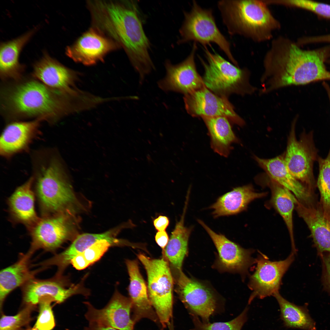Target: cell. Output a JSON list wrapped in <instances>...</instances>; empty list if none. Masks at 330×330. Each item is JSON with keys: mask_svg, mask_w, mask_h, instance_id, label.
Masks as SVG:
<instances>
[{"mask_svg": "<svg viewBox=\"0 0 330 330\" xmlns=\"http://www.w3.org/2000/svg\"><path fill=\"white\" fill-rule=\"evenodd\" d=\"M330 47L305 50L286 37L280 36L267 54L266 67L270 80L277 89L330 80L324 62Z\"/></svg>", "mask_w": 330, "mask_h": 330, "instance_id": "cell-1", "label": "cell"}, {"mask_svg": "<svg viewBox=\"0 0 330 330\" xmlns=\"http://www.w3.org/2000/svg\"><path fill=\"white\" fill-rule=\"evenodd\" d=\"M31 160L33 185L42 216L65 212L75 198L59 152L52 148L37 150Z\"/></svg>", "mask_w": 330, "mask_h": 330, "instance_id": "cell-2", "label": "cell"}, {"mask_svg": "<svg viewBox=\"0 0 330 330\" xmlns=\"http://www.w3.org/2000/svg\"><path fill=\"white\" fill-rule=\"evenodd\" d=\"M65 95L40 81H27L3 91L2 106L11 118L36 117L53 123L68 110Z\"/></svg>", "mask_w": 330, "mask_h": 330, "instance_id": "cell-3", "label": "cell"}, {"mask_svg": "<svg viewBox=\"0 0 330 330\" xmlns=\"http://www.w3.org/2000/svg\"><path fill=\"white\" fill-rule=\"evenodd\" d=\"M106 8L115 35L142 80L154 69V66L149 52L151 43L144 30L136 3L110 4Z\"/></svg>", "mask_w": 330, "mask_h": 330, "instance_id": "cell-4", "label": "cell"}, {"mask_svg": "<svg viewBox=\"0 0 330 330\" xmlns=\"http://www.w3.org/2000/svg\"><path fill=\"white\" fill-rule=\"evenodd\" d=\"M229 34L239 35L256 42L271 39L280 28L264 0H222L217 3Z\"/></svg>", "mask_w": 330, "mask_h": 330, "instance_id": "cell-5", "label": "cell"}, {"mask_svg": "<svg viewBox=\"0 0 330 330\" xmlns=\"http://www.w3.org/2000/svg\"><path fill=\"white\" fill-rule=\"evenodd\" d=\"M204 50L207 61L199 58L204 69L202 78L204 86L215 94L228 98L230 95L251 94L257 89L251 85L250 73L245 68L234 65L218 53Z\"/></svg>", "mask_w": 330, "mask_h": 330, "instance_id": "cell-6", "label": "cell"}, {"mask_svg": "<svg viewBox=\"0 0 330 330\" xmlns=\"http://www.w3.org/2000/svg\"><path fill=\"white\" fill-rule=\"evenodd\" d=\"M138 257L146 272L150 301L164 328L172 318L174 281L169 265L163 256L153 259L139 253Z\"/></svg>", "mask_w": 330, "mask_h": 330, "instance_id": "cell-7", "label": "cell"}, {"mask_svg": "<svg viewBox=\"0 0 330 330\" xmlns=\"http://www.w3.org/2000/svg\"><path fill=\"white\" fill-rule=\"evenodd\" d=\"M184 14L178 44L193 41L204 47L211 43H215L234 64L238 66L231 52L229 42L217 25L212 9L203 8L194 0L191 10L184 11Z\"/></svg>", "mask_w": 330, "mask_h": 330, "instance_id": "cell-8", "label": "cell"}, {"mask_svg": "<svg viewBox=\"0 0 330 330\" xmlns=\"http://www.w3.org/2000/svg\"><path fill=\"white\" fill-rule=\"evenodd\" d=\"M295 118L292 123L284 153V162L290 173L311 193L315 186L313 165L317 159V150L314 141L312 132H303L297 140L295 132Z\"/></svg>", "mask_w": 330, "mask_h": 330, "instance_id": "cell-9", "label": "cell"}, {"mask_svg": "<svg viewBox=\"0 0 330 330\" xmlns=\"http://www.w3.org/2000/svg\"><path fill=\"white\" fill-rule=\"evenodd\" d=\"M173 277L176 292L191 315L200 317L203 322H209L220 306L215 292L205 283L188 277L182 271Z\"/></svg>", "mask_w": 330, "mask_h": 330, "instance_id": "cell-10", "label": "cell"}, {"mask_svg": "<svg viewBox=\"0 0 330 330\" xmlns=\"http://www.w3.org/2000/svg\"><path fill=\"white\" fill-rule=\"evenodd\" d=\"M294 259L292 252L286 259L278 261H270L259 252L255 259V270L249 277L248 286L252 292L248 304L256 297L263 299L279 292L282 277Z\"/></svg>", "mask_w": 330, "mask_h": 330, "instance_id": "cell-11", "label": "cell"}, {"mask_svg": "<svg viewBox=\"0 0 330 330\" xmlns=\"http://www.w3.org/2000/svg\"><path fill=\"white\" fill-rule=\"evenodd\" d=\"M198 223L208 234L218 252L214 267L220 271L237 273L244 277L249 267L255 263L251 255L252 249L243 248L228 239L225 235L217 233L203 221L198 219Z\"/></svg>", "mask_w": 330, "mask_h": 330, "instance_id": "cell-12", "label": "cell"}, {"mask_svg": "<svg viewBox=\"0 0 330 330\" xmlns=\"http://www.w3.org/2000/svg\"><path fill=\"white\" fill-rule=\"evenodd\" d=\"M184 100L187 112L193 117L224 116L239 126L245 125L228 98L215 94L205 86L185 95Z\"/></svg>", "mask_w": 330, "mask_h": 330, "instance_id": "cell-13", "label": "cell"}, {"mask_svg": "<svg viewBox=\"0 0 330 330\" xmlns=\"http://www.w3.org/2000/svg\"><path fill=\"white\" fill-rule=\"evenodd\" d=\"M69 217L65 212L42 217L29 230L31 238L30 249H42L53 252L70 237Z\"/></svg>", "mask_w": 330, "mask_h": 330, "instance_id": "cell-14", "label": "cell"}, {"mask_svg": "<svg viewBox=\"0 0 330 330\" xmlns=\"http://www.w3.org/2000/svg\"><path fill=\"white\" fill-rule=\"evenodd\" d=\"M197 49L194 42L191 52L183 61L173 64L169 60L165 62L166 75L159 81L158 85L165 91H173L186 95L204 86L202 78L196 69L195 60Z\"/></svg>", "mask_w": 330, "mask_h": 330, "instance_id": "cell-15", "label": "cell"}, {"mask_svg": "<svg viewBox=\"0 0 330 330\" xmlns=\"http://www.w3.org/2000/svg\"><path fill=\"white\" fill-rule=\"evenodd\" d=\"M87 311L85 317L89 323H95L118 330H134L135 324L130 317L132 303L130 298L116 290L108 303L97 309L89 302H85Z\"/></svg>", "mask_w": 330, "mask_h": 330, "instance_id": "cell-16", "label": "cell"}, {"mask_svg": "<svg viewBox=\"0 0 330 330\" xmlns=\"http://www.w3.org/2000/svg\"><path fill=\"white\" fill-rule=\"evenodd\" d=\"M61 275L56 274L49 279H31L22 286L23 300L26 305L35 306L40 299L45 297L52 298L57 303H61L74 295L81 294L87 295L89 294L81 284L68 288Z\"/></svg>", "mask_w": 330, "mask_h": 330, "instance_id": "cell-17", "label": "cell"}, {"mask_svg": "<svg viewBox=\"0 0 330 330\" xmlns=\"http://www.w3.org/2000/svg\"><path fill=\"white\" fill-rule=\"evenodd\" d=\"M36 119L29 121H14L3 130L0 139V154L9 159L15 155L27 152L31 145L38 137L40 123Z\"/></svg>", "mask_w": 330, "mask_h": 330, "instance_id": "cell-18", "label": "cell"}, {"mask_svg": "<svg viewBox=\"0 0 330 330\" xmlns=\"http://www.w3.org/2000/svg\"><path fill=\"white\" fill-rule=\"evenodd\" d=\"M253 157L270 179L289 190L301 203L310 206L317 203L314 194L289 171L284 162V153L271 159H263L255 156Z\"/></svg>", "mask_w": 330, "mask_h": 330, "instance_id": "cell-19", "label": "cell"}, {"mask_svg": "<svg viewBox=\"0 0 330 330\" xmlns=\"http://www.w3.org/2000/svg\"><path fill=\"white\" fill-rule=\"evenodd\" d=\"M125 262L129 276L128 292L132 303V319L135 323L144 318L160 323L150 301L147 286L140 272L138 262L127 259Z\"/></svg>", "mask_w": 330, "mask_h": 330, "instance_id": "cell-20", "label": "cell"}, {"mask_svg": "<svg viewBox=\"0 0 330 330\" xmlns=\"http://www.w3.org/2000/svg\"><path fill=\"white\" fill-rule=\"evenodd\" d=\"M112 47L108 39L90 30L83 34L73 45L68 47L66 53L74 61L90 65L102 60Z\"/></svg>", "mask_w": 330, "mask_h": 330, "instance_id": "cell-21", "label": "cell"}, {"mask_svg": "<svg viewBox=\"0 0 330 330\" xmlns=\"http://www.w3.org/2000/svg\"><path fill=\"white\" fill-rule=\"evenodd\" d=\"M32 75L47 86L64 94L72 91L73 72L46 53L34 64Z\"/></svg>", "mask_w": 330, "mask_h": 330, "instance_id": "cell-22", "label": "cell"}, {"mask_svg": "<svg viewBox=\"0 0 330 330\" xmlns=\"http://www.w3.org/2000/svg\"><path fill=\"white\" fill-rule=\"evenodd\" d=\"M33 182V178L31 176L16 189L8 200L10 214L13 219L25 225L29 230L40 218L35 209Z\"/></svg>", "mask_w": 330, "mask_h": 330, "instance_id": "cell-23", "label": "cell"}, {"mask_svg": "<svg viewBox=\"0 0 330 330\" xmlns=\"http://www.w3.org/2000/svg\"><path fill=\"white\" fill-rule=\"evenodd\" d=\"M295 208L308 226L318 254L330 253V223L324 218L318 202L307 206L297 200Z\"/></svg>", "mask_w": 330, "mask_h": 330, "instance_id": "cell-24", "label": "cell"}, {"mask_svg": "<svg viewBox=\"0 0 330 330\" xmlns=\"http://www.w3.org/2000/svg\"><path fill=\"white\" fill-rule=\"evenodd\" d=\"M189 199V196L186 197L181 218L176 223L168 243L162 252L163 256L169 263L173 275L182 271L183 262L188 252L189 239L193 230V227H187L184 225Z\"/></svg>", "mask_w": 330, "mask_h": 330, "instance_id": "cell-25", "label": "cell"}, {"mask_svg": "<svg viewBox=\"0 0 330 330\" xmlns=\"http://www.w3.org/2000/svg\"><path fill=\"white\" fill-rule=\"evenodd\" d=\"M266 192H258L248 184L234 188L219 196L209 208L213 210L212 215L216 218L237 215L246 209L252 201L266 196Z\"/></svg>", "mask_w": 330, "mask_h": 330, "instance_id": "cell-26", "label": "cell"}, {"mask_svg": "<svg viewBox=\"0 0 330 330\" xmlns=\"http://www.w3.org/2000/svg\"><path fill=\"white\" fill-rule=\"evenodd\" d=\"M36 30L34 29L16 38L1 44L0 74L2 79L18 81L21 78L24 66L19 62V55Z\"/></svg>", "mask_w": 330, "mask_h": 330, "instance_id": "cell-27", "label": "cell"}, {"mask_svg": "<svg viewBox=\"0 0 330 330\" xmlns=\"http://www.w3.org/2000/svg\"><path fill=\"white\" fill-rule=\"evenodd\" d=\"M112 230L101 233H85L78 236L71 244L63 252L46 260L47 266L54 265L57 267L58 272L62 273L70 264L71 260L77 255L86 250L97 241L106 240L113 245H122L123 241L116 238Z\"/></svg>", "mask_w": 330, "mask_h": 330, "instance_id": "cell-28", "label": "cell"}, {"mask_svg": "<svg viewBox=\"0 0 330 330\" xmlns=\"http://www.w3.org/2000/svg\"><path fill=\"white\" fill-rule=\"evenodd\" d=\"M34 252L29 249L26 253L21 255L15 263L0 271L1 309L6 298L11 292L34 278L37 271H31L29 265L31 258Z\"/></svg>", "mask_w": 330, "mask_h": 330, "instance_id": "cell-29", "label": "cell"}, {"mask_svg": "<svg viewBox=\"0 0 330 330\" xmlns=\"http://www.w3.org/2000/svg\"><path fill=\"white\" fill-rule=\"evenodd\" d=\"M211 139L213 150L220 155L227 157L230 154L232 145L238 142L229 121L224 116L203 117Z\"/></svg>", "mask_w": 330, "mask_h": 330, "instance_id": "cell-30", "label": "cell"}, {"mask_svg": "<svg viewBox=\"0 0 330 330\" xmlns=\"http://www.w3.org/2000/svg\"><path fill=\"white\" fill-rule=\"evenodd\" d=\"M269 185L271 192V203L281 216L288 231L292 251L296 252L294 237L293 213L297 199L288 189L270 179Z\"/></svg>", "mask_w": 330, "mask_h": 330, "instance_id": "cell-31", "label": "cell"}, {"mask_svg": "<svg viewBox=\"0 0 330 330\" xmlns=\"http://www.w3.org/2000/svg\"><path fill=\"white\" fill-rule=\"evenodd\" d=\"M274 296L280 307V318L285 327L305 330L315 329V323L305 308L288 301L278 292Z\"/></svg>", "mask_w": 330, "mask_h": 330, "instance_id": "cell-32", "label": "cell"}, {"mask_svg": "<svg viewBox=\"0 0 330 330\" xmlns=\"http://www.w3.org/2000/svg\"><path fill=\"white\" fill-rule=\"evenodd\" d=\"M319 173L317 185L320 194L318 202L324 218L330 223V148L327 157L317 159Z\"/></svg>", "mask_w": 330, "mask_h": 330, "instance_id": "cell-33", "label": "cell"}, {"mask_svg": "<svg viewBox=\"0 0 330 330\" xmlns=\"http://www.w3.org/2000/svg\"><path fill=\"white\" fill-rule=\"evenodd\" d=\"M248 310L247 306L237 317L226 322H204L200 321L198 317L191 315L194 325L193 330H241L247 321Z\"/></svg>", "mask_w": 330, "mask_h": 330, "instance_id": "cell-34", "label": "cell"}, {"mask_svg": "<svg viewBox=\"0 0 330 330\" xmlns=\"http://www.w3.org/2000/svg\"><path fill=\"white\" fill-rule=\"evenodd\" d=\"M35 306L26 305L14 316H6L2 314L0 321V330H22L31 320V313Z\"/></svg>", "mask_w": 330, "mask_h": 330, "instance_id": "cell-35", "label": "cell"}, {"mask_svg": "<svg viewBox=\"0 0 330 330\" xmlns=\"http://www.w3.org/2000/svg\"><path fill=\"white\" fill-rule=\"evenodd\" d=\"M53 301L49 297L40 299L38 303L39 314L34 327L40 330H51L54 328L55 323L51 306V302Z\"/></svg>", "mask_w": 330, "mask_h": 330, "instance_id": "cell-36", "label": "cell"}, {"mask_svg": "<svg viewBox=\"0 0 330 330\" xmlns=\"http://www.w3.org/2000/svg\"><path fill=\"white\" fill-rule=\"evenodd\" d=\"M276 4L300 8L330 18V5L309 0H276Z\"/></svg>", "mask_w": 330, "mask_h": 330, "instance_id": "cell-37", "label": "cell"}, {"mask_svg": "<svg viewBox=\"0 0 330 330\" xmlns=\"http://www.w3.org/2000/svg\"><path fill=\"white\" fill-rule=\"evenodd\" d=\"M113 245L106 240H99L82 252L86 259L91 265L98 260Z\"/></svg>", "mask_w": 330, "mask_h": 330, "instance_id": "cell-38", "label": "cell"}, {"mask_svg": "<svg viewBox=\"0 0 330 330\" xmlns=\"http://www.w3.org/2000/svg\"><path fill=\"white\" fill-rule=\"evenodd\" d=\"M320 256L322 265V283L325 290L330 294V253H324Z\"/></svg>", "mask_w": 330, "mask_h": 330, "instance_id": "cell-39", "label": "cell"}, {"mask_svg": "<svg viewBox=\"0 0 330 330\" xmlns=\"http://www.w3.org/2000/svg\"><path fill=\"white\" fill-rule=\"evenodd\" d=\"M73 266L79 270H83L90 264L86 259L82 253L75 257L71 262Z\"/></svg>", "mask_w": 330, "mask_h": 330, "instance_id": "cell-40", "label": "cell"}, {"mask_svg": "<svg viewBox=\"0 0 330 330\" xmlns=\"http://www.w3.org/2000/svg\"><path fill=\"white\" fill-rule=\"evenodd\" d=\"M170 223L169 218L166 216L160 215L153 221V225L158 231H166Z\"/></svg>", "mask_w": 330, "mask_h": 330, "instance_id": "cell-41", "label": "cell"}, {"mask_svg": "<svg viewBox=\"0 0 330 330\" xmlns=\"http://www.w3.org/2000/svg\"><path fill=\"white\" fill-rule=\"evenodd\" d=\"M155 238L156 244L161 248L162 252H163L169 240L167 233L166 231H157L156 234Z\"/></svg>", "mask_w": 330, "mask_h": 330, "instance_id": "cell-42", "label": "cell"}, {"mask_svg": "<svg viewBox=\"0 0 330 330\" xmlns=\"http://www.w3.org/2000/svg\"><path fill=\"white\" fill-rule=\"evenodd\" d=\"M83 330H118L115 328L95 323H89V325Z\"/></svg>", "mask_w": 330, "mask_h": 330, "instance_id": "cell-43", "label": "cell"}, {"mask_svg": "<svg viewBox=\"0 0 330 330\" xmlns=\"http://www.w3.org/2000/svg\"><path fill=\"white\" fill-rule=\"evenodd\" d=\"M306 41L307 43L323 42H330V34L320 36L307 37Z\"/></svg>", "mask_w": 330, "mask_h": 330, "instance_id": "cell-44", "label": "cell"}, {"mask_svg": "<svg viewBox=\"0 0 330 330\" xmlns=\"http://www.w3.org/2000/svg\"><path fill=\"white\" fill-rule=\"evenodd\" d=\"M322 85L325 89L328 94L330 104V86L325 81H324L323 82Z\"/></svg>", "mask_w": 330, "mask_h": 330, "instance_id": "cell-45", "label": "cell"}, {"mask_svg": "<svg viewBox=\"0 0 330 330\" xmlns=\"http://www.w3.org/2000/svg\"><path fill=\"white\" fill-rule=\"evenodd\" d=\"M168 326L169 328V330H174V325L173 322V321H171L168 324Z\"/></svg>", "mask_w": 330, "mask_h": 330, "instance_id": "cell-46", "label": "cell"}, {"mask_svg": "<svg viewBox=\"0 0 330 330\" xmlns=\"http://www.w3.org/2000/svg\"><path fill=\"white\" fill-rule=\"evenodd\" d=\"M25 330H39L38 329L33 327L32 328H28L27 329H26ZM65 330H69L68 329H66Z\"/></svg>", "mask_w": 330, "mask_h": 330, "instance_id": "cell-47", "label": "cell"}, {"mask_svg": "<svg viewBox=\"0 0 330 330\" xmlns=\"http://www.w3.org/2000/svg\"><path fill=\"white\" fill-rule=\"evenodd\" d=\"M328 63H329V64H330V60H329V61H328Z\"/></svg>", "mask_w": 330, "mask_h": 330, "instance_id": "cell-48", "label": "cell"}]
</instances>
